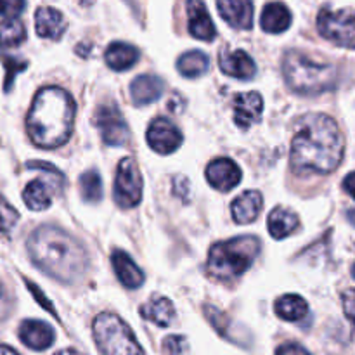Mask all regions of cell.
Wrapping results in <instances>:
<instances>
[{"instance_id":"obj_1","label":"cell","mask_w":355,"mask_h":355,"mask_svg":"<svg viewBox=\"0 0 355 355\" xmlns=\"http://www.w3.org/2000/svg\"><path fill=\"white\" fill-rule=\"evenodd\" d=\"M345 141L333 118L311 113L302 118L291 142V165L298 173H329L342 163Z\"/></svg>"},{"instance_id":"obj_2","label":"cell","mask_w":355,"mask_h":355,"mask_svg":"<svg viewBox=\"0 0 355 355\" xmlns=\"http://www.w3.org/2000/svg\"><path fill=\"white\" fill-rule=\"evenodd\" d=\"M26 246L35 266L61 283H73L85 272V250L59 227L42 225L28 238Z\"/></svg>"},{"instance_id":"obj_3","label":"cell","mask_w":355,"mask_h":355,"mask_svg":"<svg viewBox=\"0 0 355 355\" xmlns=\"http://www.w3.org/2000/svg\"><path fill=\"white\" fill-rule=\"evenodd\" d=\"M75 121V101L59 87L38 90L26 116V130L33 144L54 149L69 139Z\"/></svg>"},{"instance_id":"obj_4","label":"cell","mask_w":355,"mask_h":355,"mask_svg":"<svg viewBox=\"0 0 355 355\" xmlns=\"http://www.w3.org/2000/svg\"><path fill=\"white\" fill-rule=\"evenodd\" d=\"M260 253V241L255 236H238L214 245L208 253L207 270L215 279L227 281L239 277L252 267Z\"/></svg>"},{"instance_id":"obj_5","label":"cell","mask_w":355,"mask_h":355,"mask_svg":"<svg viewBox=\"0 0 355 355\" xmlns=\"http://www.w3.org/2000/svg\"><path fill=\"white\" fill-rule=\"evenodd\" d=\"M283 75L291 90L305 96H315L336 85V69L302 52H290L283 61Z\"/></svg>"},{"instance_id":"obj_6","label":"cell","mask_w":355,"mask_h":355,"mask_svg":"<svg viewBox=\"0 0 355 355\" xmlns=\"http://www.w3.org/2000/svg\"><path fill=\"white\" fill-rule=\"evenodd\" d=\"M94 338L103 355H144L132 329L114 314L97 315Z\"/></svg>"},{"instance_id":"obj_7","label":"cell","mask_w":355,"mask_h":355,"mask_svg":"<svg viewBox=\"0 0 355 355\" xmlns=\"http://www.w3.org/2000/svg\"><path fill=\"white\" fill-rule=\"evenodd\" d=\"M318 30L333 44L355 49V10L322 9L318 16Z\"/></svg>"},{"instance_id":"obj_8","label":"cell","mask_w":355,"mask_h":355,"mask_svg":"<svg viewBox=\"0 0 355 355\" xmlns=\"http://www.w3.org/2000/svg\"><path fill=\"white\" fill-rule=\"evenodd\" d=\"M142 175L134 158H123L118 163L114 179V201L121 208H132L141 203Z\"/></svg>"},{"instance_id":"obj_9","label":"cell","mask_w":355,"mask_h":355,"mask_svg":"<svg viewBox=\"0 0 355 355\" xmlns=\"http://www.w3.org/2000/svg\"><path fill=\"white\" fill-rule=\"evenodd\" d=\"M94 123L99 128L101 137L107 146H121L128 141L130 130H128L120 110L114 104L99 106L96 116H94Z\"/></svg>"},{"instance_id":"obj_10","label":"cell","mask_w":355,"mask_h":355,"mask_svg":"<svg viewBox=\"0 0 355 355\" xmlns=\"http://www.w3.org/2000/svg\"><path fill=\"white\" fill-rule=\"evenodd\" d=\"M148 144L159 155H172L182 144V134L166 118H156L148 128Z\"/></svg>"},{"instance_id":"obj_11","label":"cell","mask_w":355,"mask_h":355,"mask_svg":"<svg viewBox=\"0 0 355 355\" xmlns=\"http://www.w3.org/2000/svg\"><path fill=\"white\" fill-rule=\"evenodd\" d=\"M241 168L229 158L214 159L207 166V179L211 187L220 193H229L241 182Z\"/></svg>"},{"instance_id":"obj_12","label":"cell","mask_w":355,"mask_h":355,"mask_svg":"<svg viewBox=\"0 0 355 355\" xmlns=\"http://www.w3.org/2000/svg\"><path fill=\"white\" fill-rule=\"evenodd\" d=\"M232 107H234V123L241 128H248L253 123H259L262 118L263 99L259 92L238 94L232 99Z\"/></svg>"},{"instance_id":"obj_13","label":"cell","mask_w":355,"mask_h":355,"mask_svg":"<svg viewBox=\"0 0 355 355\" xmlns=\"http://www.w3.org/2000/svg\"><path fill=\"white\" fill-rule=\"evenodd\" d=\"M222 19L238 30H250L253 24L252 0H217Z\"/></svg>"},{"instance_id":"obj_14","label":"cell","mask_w":355,"mask_h":355,"mask_svg":"<svg viewBox=\"0 0 355 355\" xmlns=\"http://www.w3.org/2000/svg\"><path fill=\"white\" fill-rule=\"evenodd\" d=\"M187 17H189V31L194 38L205 42H211L217 37V30L208 14L207 7L201 0H189L187 2Z\"/></svg>"},{"instance_id":"obj_15","label":"cell","mask_w":355,"mask_h":355,"mask_svg":"<svg viewBox=\"0 0 355 355\" xmlns=\"http://www.w3.org/2000/svg\"><path fill=\"white\" fill-rule=\"evenodd\" d=\"M218 64L225 75L238 80H250L255 76L257 64L252 55L246 54L245 51H232L222 52L218 58Z\"/></svg>"},{"instance_id":"obj_16","label":"cell","mask_w":355,"mask_h":355,"mask_svg":"<svg viewBox=\"0 0 355 355\" xmlns=\"http://www.w3.org/2000/svg\"><path fill=\"white\" fill-rule=\"evenodd\" d=\"M19 338L31 350H45L54 342V331L47 322L26 319L19 326Z\"/></svg>"},{"instance_id":"obj_17","label":"cell","mask_w":355,"mask_h":355,"mask_svg":"<svg viewBox=\"0 0 355 355\" xmlns=\"http://www.w3.org/2000/svg\"><path fill=\"white\" fill-rule=\"evenodd\" d=\"M111 262H113V269L116 272L118 279L128 290H135V288L141 286L144 283V274L139 269L137 263L132 260V257L128 253H125L123 250H116L111 255Z\"/></svg>"},{"instance_id":"obj_18","label":"cell","mask_w":355,"mask_h":355,"mask_svg":"<svg viewBox=\"0 0 355 355\" xmlns=\"http://www.w3.org/2000/svg\"><path fill=\"white\" fill-rule=\"evenodd\" d=\"M35 28H37L38 37L58 40L66 31V19L58 9L40 7L35 14Z\"/></svg>"},{"instance_id":"obj_19","label":"cell","mask_w":355,"mask_h":355,"mask_svg":"<svg viewBox=\"0 0 355 355\" xmlns=\"http://www.w3.org/2000/svg\"><path fill=\"white\" fill-rule=\"evenodd\" d=\"M141 314L142 318L155 322L159 328H168L177 318L175 307H173L172 300H168L166 297H153L151 300L142 305Z\"/></svg>"},{"instance_id":"obj_20","label":"cell","mask_w":355,"mask_h":355,"mask_svg":"<svg viewBox=\"0 0 355 355\" xmlns=\"http://www.w3.org/2000/svg\"><path fill=\"white\" fill-rule=\"evenodd\" d=\"M163 80L155 75H141L132 82L130 94L137 106H146L159 99L163 94Z\"/></svg>"},{"instance_id":"obj_21","label":"cell","mask_w":355,"mask_h":355,"mask_svg":"<svg viewBox=\"0 0 355 355\" xmlns=\"http://www.w3.org/2000/svg\"><path fill=\"white\" fill-rule=\"evenodd\" d=\"M262 194L259 191H246L232 203V217L238 224H252L262 210Z\"/></svg>"},{"instance_id":"obj_22","label":"cell","mask_w":355,"mask_h":355,"mask_svg":"<svg viewBox=\"0 0 355 355\" xmlns=\"http://www.w3.org/2000/svg\"><path fill=\"white\" fill-rule=\"evenodd\" d=\"M260 26L267 33H283L291 26V12L283 2L267 3L260 16Z\"/></svg>"},{"instance_id":"obj_23","label":"cell","mask_w":355,"mask_h":355,"mask_svg":"<svg viewBox=\"0 0 355 355\" xmlns=\"http://www.w3.org/2000/svg\"><path fill=\"white\" fill-rule=\"evenodd\" d=\"M104 59H106V64L111 69L125 71V69H130L137 62L139 51L134 45L125 44V42H113L104 52Z\"/></svg>"},{"instance_id":"obj_24","label":"cell","mask_w":355,"mask_h":355,"mask_svg":"<svg viewBox=\"0 0 355 355\" xmlns=\"http://www.w3.org/2000/svg\"><path fill=\"white\" fill-rule=\"evenodd\" d=\"M52 193H55V189L51 182L37 179L24 187L23 200L30 210H47L52 205Z\"/></svg>"},{"instance_id":"obj_25","label":"cell","mask_w":355,"mask_h":355,"mask_svg":"<svg viewBox=\"0 0 355 355\" xmlns=\"http://www.w3.org/2000/svg\"><path fill=\"white\" fill-rule=\"evenodd\" d=\"M270 236L274 239H284L290 236L295 229H298V217L291 210L283 207H277L270 211L269 220H267Z\"/></svg>"},{"instance_id":"obj_26","label":"cell","mask_w":355,"mask_h":355,"mask_svg":"<svg viewBox=\"0 0 355 355\" xmlns=\"http://www.w3.org/2000/svg\"><path fill=\"white\" fill-rule=\"evenodd\" d=\"M274 311H276L277 318L284 319V321L298 322L309 314V305L298 295H284L276 302Z\"/></svg>"},{"instance_id":"obj_27","label":"cell","mask_w":355,"mask_h":355,"mask_svg":"<svg viewBox=\"0 0 355 355\" xmlns=\"http://www.w3.org/2000/svg\"><path fill=\"white\" fill-rule=\"evenodd\" d=\"M208 64H210L208 55L201 51L186 52L177 61V68H179L180 75L187 76V78H198V76H201L208 69Z\"/></svg>"},{"instance_id":"obj_28","label":"cell","mask_w":355,"mask_h":355,"mask_svg":"<svg viewBox=\"0 0 355 355\" xmlns=\"http://www.w3.org/2000/svg\"><path fill=\"white\" fill-rule=\"evenodd\" d=\"M80 193L87 203H99L103 198V180L97 170H87L80 177Z\"/></svg>"},{"instance_id":"obj_29","label":"cell","mask_w":355,"mask_h":355,"mask_svg":"<svg viewBox=\"0 0 355 355\" xmlns=\"http://www.w3.org/2000/svg\"><path fill=\"white\" fill-rule=\"evenodd\" d=\"M26 38V28L19 19H6L0 23V45L17 47Z\"/></svg>"},{"instance_id":"obj_30","label":"cell","mask_w":355,"mask_h":355,"mask_svg":"<svg viewBox=\"0 0 355 355\" xmlns=\"http://www.w3.org/2000/svg\"><path fill=\"white\" fill-rule=\"evenodd\" d=\"M28 168L38 170V172L45 173V179H47V182H51L52 186H54L55 193H61L62 187H64V177H62V173L59 172L54 165H51V163L30 162L28 163Z\"/></svg>"},{"instance_id":"obj_31","label":"cell","mask_w":355,"mask_h":355,"mask_svg":"<svg viewBox=\"0 0 355 355\" xmlns=\"http://www.w3.org/2000/svg\"><path fill=\"white\" fill-rule=\"evenodd\" d=\"M17 218H19V214L16 208L0 194V232H9L16 225Z\"/></svg>"},{"instance_id":"obj_32","label":"cell","mask_w":355,"mask_h":355,"mask_svg":"<svg viewBox=\"0 0 355 355\" xmlns=\"http://www.w3.org/2000/svg\"><path fill=\"white\" fill-rule=\"evenodd\" d=\"M163 352L165 355H184L187 352V340L180 335L166 336L163 340Z\"/></svg>"},{"instance_id":"obj_33","label":"cell","mask_w":355,"mask_h":355,"mask_svg":"<svg viewBox=\"0 0 355 355\" xmlns=\"http://www.w3.org/2000/svg\"><path fill=\"white\" fill-rule=\"evenodd\" d=\"M26 7L24 0H0V14L7 19H16Z\"/></svg>"},{"instance_id":"obj_34","label":"cell","mask_w":355,"mask_h":355,"mask_svg":"<svg viewBox=\"0 0 355 355\" xmlns=\"http://www.w3.org/2000/svg\"><path fill=\"white\" fill-rule=\"evenodd\" d=\"M3 62H6V69H7V76H6V90L10 89L12 85V80L16 76V73L24 71L26 69V62L23 59L17 58H3Z\"/></svg>"},{"instance_id":"obj_35","label":"cell","mask_w":355,"mask_h":355,"mask_svg":"<svg viewBox=\"0 0 355 355\" xmlns=\"http://www.w3.org/2000/svg\"><path fill=\"white\" fill-rule=\"evenodd\" d=\"M343 311L355 329V290H347L343 293Z\"/></svg>"},{"instance_id":"obj_36","label":"cell","mask_w":355,"mask_h":355,"mask_svg":"<svg viewBox=\"0 0 355 355\" xmlns=\"http://www.w3.org/2000/svg\"><path fill=\"white\" fill-rule=\"evenodd\" d=\"M10 309H12V298H10V293L6 288V284L0 281V319H6Z\"/></svg>"},{"instance_id":"obj_37","label":"cell","mask_w":355,"mask_h":355,"mask_svg":"<svg viewBox=\"0 0 355 355\" xmlns=\"http://www.w3.org/2000/svg\"><path fill=\"white\" fill-rule=\"evenodd\" d=\"M26 284H28V288H30V291H31V293H33V297L37 298V302H40V305H42V307H44L45 311H49V312H52V314H55L54 307H52V305H51V302H49L47 298H45L44 295H42L40 288H37V286H35L33 283H30V281H26Z\"/></svg>"},{"instance_id":"obj_38","label":"cell","mask_w":355,"mask_h":355,"mask_svg":"<svg viewBox=\"0 0 355 355\" xmlns=\"http://www.w3.org/2000/svg\"><path fill=\"white\" fill-rule=\"evenodd\" d=\"M276 355H311L304 347L297 345V343H288V345H283L277 349Z\"/></svg>"},{"instance_id":"obj_39","label":"cell","mask_w":355,"mask_h":355,"mask_svg":"<svg viewBox=\"0 0 355 355\" xmlns=\"http://www.w3.org/2000/svg\"><path fill=\"white\" fill-rule=\"evenodd\" d=\"M343 187H345L347 193H349L350 196H352L354 200H355V172L349 173V175H347L345 182H343Z\"/></svg>"},{"instance_id":"obj_40","label":"cell","mask_w":355,"mask_h":355,"mask_svg":"<svg viewBox=\"0 0 355 355\" xmlns=\"http://www.w3.org/2000/svg\"><path fill=\"white\" fill-rule=\"evenodd\" d=\"M0 355H17V352H16V350L9 349V347L0 345Z\"/></svg>"},{"instance_id":"obj_41","label":"cell","mask_w":355,"mask_h":355,"mask_svg":"<svg viewBox=\"0 0 355 355\" xmlns=\"http://www.w3.org/2000/svg\"><path fill=\"white\" fill-rule=\"evenodd\" d=\"M55 355H83V354H80L78 350L75 349H66V350H61V352H58Z\"/></svg>"},{"instance_id":"obj_42","label":"cell","mask_w":355,"mask_h":355,"mask_svg":"<svg viewBox=\"0 0 355 355\" xmlns=\"http://www.w3.org/2000/svg\"><path fill=\"white\" fill-rule=\"evenodd\" d=\"M349 220H350V224L355 225V208H354V210L349 211Z\"/></svg>"},{"instance_id":"obj_43","label":"cell","mask_w":355,"mask_h":355,"mask_svg":"<svg viewBox=\"0 0 355 355\" xmlns=\"http://www.w3.org/2000/svg\"><path fill=\"white\" fill-rule=\"evenodd\" d=\"M352 272H354V277H355V266H354V269H352Z\"/></svg>"}]
</instances>
